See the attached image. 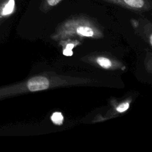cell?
Wrapping results in <instances>:
<instances>
[{"label": "cell", "mask_w": 152, "mask_h": 152, "mask_svg": "<svg viewBox=\"0 0 152 152\" xmlns=\"http://www.w3.org/2000/svg\"><path fill=\"white\" fill-rule=\"evenodd\" d=\"M15 0H1L0 1V18L11 15L15 8Z\"/></svg>", "instance_id": "3957f363"}, {"label": "cell", "mask_w": 152, "mask_h": 152, "mask_svg": "<svg viewBox=\"0 0 152 152\" xmlns=\"http://www.w3.org/2000/svg\"><path fill=\"white\" fill-rule=\"evenodd\" d=\"M108 3L113 4L122 7L134 10H144L150 8V0H102Z\"/></svg>", "instance_id": "6da1fadb"}, {"label": "cell", "mask_w": 152, "mask_h": 152, "mask_svg": "<svg viewBox=\"0 0 152 152\" xmlns=\"http://www.w3.org/2000/svg\"><path fill=\"white\" fill-rule=\"evenodd\" d=\"M63 54L64 55H66V56H71L72 55V50L71 49H65L63 51Z\"/></svg>", "instance_id": "9c48e42d"}, {"label": "cell", "mask_w": 152, "mask_h": 152, "mask_svg": "<svg viewBox=\"0 0 152 152\" xmlns=\"http://www.w3.org/2000/svg\"><path fill=\"white\" fill-rule=\"evenodd\" d=\"M74 48V45L73 44H68V45H67V46H66V49H71V50H72V49Z\"/></svg>", "instance_id": "30bf717a"}, {"label": "cell", "mask_w": 152, "mask_h": 152, "mask_svg": "<svg viewBox=\"0 0 152 152\" xmlns=\"http://www.w3.org/2000/svg\"><path fill=\"white\" fill-rule=\"evenodd\" d=\"M62 0H43L41 4V8L43 10H48L58 5Z\"/></svg>", "instance_id": "277c9868"}, {"label": "cell", "mask_w": 152, "mask_h": 152, "mask_svg": "<svg viewBox=\"0 0 152 152\" xmlns=\"http://www.w3.org/2000/svg\"><path fill=\"white\" fill-rule=\"evenodd\" d=\"M77 32L79 34L84 36H92L93 35V31L92 28L88 26H80L77 28Z\"/></svg>", "instance_id": "5b68a950"}, {"label": "cell", "mask_w": 152, "mask_h": 152, "mask_svg": "<svg viewBox=\"0 0 152 152\" xmlns=\"http://www.w3.org/2000/svg\"><path fill=\"white\" fill-rule=\"evenodd\" d=\"M129 107V104L128 103H122L121 105H119L116 110L119 112H122L125 111L126 109H128Z\"/></svg>", "instance_id": "ba28073f"}, {"label": "cell", "mask_w": 152, "mask_h": 152, "mask_svg": "<svg viewBox=\"0 0 152 152\" xmlns=\"http://www.w3.org/2000/svg\"><path fill=\"white\" fill-rule=\"evenodd\" d=\"M49 81L42 76H38L30 79L27 82V87L31 91L43 90L49 87Z\"/></svg>", "instance_id": "7a4b0ae2"}, {"label": "cell", "mask_w": 152, "mask_h": 152, "mask_svg": "<svg viewBox=\"0 0 152 152\" xmlns=\"http://www.w3.org/2000/svg\"><path fill=\"white\" fill-rule=\"evenodd\" d=\"M97 63L103 68H107L111 66V62L106 58L104 57H99L97 59Z\"/></svg>", "instance_id": "52a82bcc"}, {"label": "cell", "mask_w": 152, "mask_h": 152, "mask_svg": "<svg viewBox=\"0 0 152 152\" xmlns=\"http://www.w3.org/2000/svg\"><path fill=\"white\" fill-rule=\"evenodd\" d=\"M51 119L52 122L56 125H61L63 122V116L60 112H55L51 116Z\"/></svg>", "instance_id": "8992f818"}]
</instances>
